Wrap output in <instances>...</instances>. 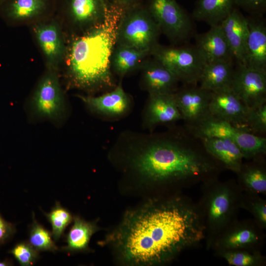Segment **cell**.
<instances>
[{"label":"cell","instance_id":"cell-1","mask_svg":"<svg viewBox=\"0 0 266 266\" xmlns=\"http://www.w3.org/2000/svg\"><path fill=\"white\" fill-rule=\"evenodd\" d=\"M191 222L172 205L144 206L129 212L114 235L122 258L133 265L160 263L189 240Z\"/></svg>","mask_w":266,"mask_h":266},{"label":"cell","instance_id":"cell-2","mask_svg":"<svg viewBox=\"0 0 266 266\" xmlns=\"http://www.w3.org/2000/svg\"><path fill=\"white\" fill-rule=\"evenodd\" d=\"M124 10L108 4L102 21L71 39L66 58L70 86L91 92L115 87L111 59Z\"/></svg>","mask_w":266,"mask_h":266},{"label":"cell","instance_id":"cell-3","mask_svg":"<svg viewBox=\"0 0 266 266\" xmlns=\"http://www.w3.org/2000/svg\"><path fill=\"white\" fill-rule=\"evenodd\" d=\"M189 146L175 140H156L136 157L135 166L141 175L153 181L197 175L208 165Z\"/></svg>","mask_w":266,"mask_h":266},{"label":"cell","instance_id":"cell-4","mask_svg":"<svg viewBox=\"0 0 266 266\" xmlns=\"http://www.w3.org/2000/svg\"><path fill=\"white\" fill-rule=\"evenodd\" d=\"M161 33L148 8L142 3L123 12L117 30L116 44L151 54L159 45L158 39Z\"/></svg>","mask_w":266,"mask_h":266},{"label":"cell","instance_id":"cell-5","mask_svg":"<svg viewBox=\"0 0 266 266\" xmlns=\"http://www.w3.org/2000/svg\"><path fill=\"white\" fill-rule=\"evenodd\" d=\"M156 59L186 85H196L206 64L195 45L163 46L159 45L152 52Z\"/></svg>","mask_w":266,"mask_h":266},{"label":"cell","instance_id":"cell-6","mask_svg":"<svg viewBox=\"0 0 266 266\" xmlns=\"http://www.w3.org/2000/svg\"><path fill=\"white\" fill-rule=\"evenodd\" d=\"M146 6L161 33L174 44L185 43L192 36L191 19L175 0H149Z\"/></svg>","mask_w":266,"mask_h":266},{"label":"cell","instance_id":"cell-7","mask_svg":"<svg viewBox=\"0 0 266 266\" xmlns=\"http://www.w3.org/2000/svg\"><path fill=\"white\" fill-rule=\"evenodd\" d=\"M196 135L200 138H228L236 144L244 156L265 153L266 138L253 134L244 127L210 117L195 126Z\"/></svg>","mask_w":266,"mask_h":266},{"label":"cell","instance_id":"cell-8","mask_svg":"<svg viewBox=\"0 0 266 266\" xmlns=\"http://www.w3.org/2000/svg\"><path fill=\"white\" fill-rule=\"evenodd\" d=\"M31 107L36 117L59 121L65 116L66 105L57 74L53 68L39 81L32 97Z\"/></svg>","mask_w":266,"mask_h":266},{"label":"cell","instance_id":"cell-9","mask_svg":"<svg viewBox=\"0 0 266 266\" xmlns=\"http://www.w3.org/2000/svg\"><path fill=\"white\" fill-rule=\"evenodd\" d=\"M230 87L248 108L266 102V72L236 64Z\"/></svg>","mask_w":266,"mask_h":266},{"label":"cell","instance_id":"cell-10","mask_svg":"<svg viewBox=\"0 0 266 266\" xmlns=\"http://www.w3.org/2000/svg\"><path fill=\"white\" fill-rule=\"evenodd\" d=\"M248 110L230 86L211 91L209 104L211 117L246 128Z\"/></svg>","mask_w":266,"mask_h":266},{"label":"cell","instance_id":"cell-11","mask_svg":"<svg viewBox=\"0 0 266 266\" xmlns=\"http://www.w3.org/2000/svg\"><path fill=\"white\" fill-rule=\"evenodd\" d=\"M188 85L177 90L174 96L182 119L196 126L211 117L209 111L211 91L196 85Z\"/></svg>","mask_w":266,"mask_h":266},{"label":"cell","instance_id":"cell-12","mask_svg":"<svg viewBox=\"0 0 266 266\" xmlns=\"http://www.w3.org/2000/svg\"><path fill=\"white\" fill-rule=\"evenodd\" d=\"M61 10L71 21L87 29L102 21L108 8L106 0H59Z\"/></svg>","mask_w":266,"mask_h":266},{"label":"cell","instance_id":"cell-13","mask_svg":"<svg viewBox=\"0 0 266 266\" xmlns=\"http://www.w3.org/2000/svg\"><path fill=\"white\" fill-rule=\"evenodd\" d=\"M220 25L236 64H244L248 18L236 7Z\"/></svg>","mask_w":266,"mask_h":266},{"label":"cell","instance_id":"cell-14","mask_svg":"<svg viewBox=\"0 0 266 266\" xmlns=\"http://www.w3.org/2000/svg\"><path fill=\"white\" fill-rule=\"evenodd\" d=\"M260 18H248L249 32L243 65L266 72V26Z\"/></svg>","mask_w":266,"mask_h":266},{"label":"cell","instance_id":"cell-15","mask_svg":"<svg viewBox=\"0 0 266 266\" xmlns=\"http://www.w3.org/2000/svg\"><path fill=\"white\" fill-rule=\"evenodd\" d=\"M77 97L92 111L108 116H121L127 112L130 105L129 97L121 85L97 97L81 95Z\"/></svg>","mask_w":266,"mask_h":266},{"label":"cell","instance_id":"cell-16","mask_svg":"<svg viewBox=\"0 0 266 266\" xmlns=\"http://www.w3.org/2000/svg\"><path fill=\"white\" fill-rule=\"evenodd\" d=\"M142 81L149 95L173 94L179 82L170 70L155 58L144 64Z\"/></svg>","mask_w":266,"mask_h":266},{"label":"cell","instance_id":"cell-17","mask_svg":"<svg viewBox=\"0 0 266 266\" xmlns=\"http://www.w3.org/2000/svg\"><path fill=\"white\" fill-rule=\"evenodd\" d=\"M195 46L204 61L210 63L220 60H234L220 25L195 36Z\"/></svg>","mask_w":266,"mask_h":266},{"label":"cell","instance_id":"cell-18","mask_svg":"<svg viewBox=\"0 0 266 266\" xmlns=\"http://www.w3.org/2000/svg\"><path fill=\"white\" fill-rule=\"evenodd\" d=\"M55 6V0H4L0 12L10 21H27L45 15Z\"/></svg>","mask_w":266,"mask_h":266},{"label":"cell","instance_id":"cell-19","mask_svg":"<svg viewBox=\"0 0 266 266\" xmlns=\"http://www.w3.org/2000/svg\"><path fill=\"white\" fill-rule=\"evenodd\" d=\"M145 117L146 121L151 126L181 119L174 93L149 95Z\"/></svg>","mask_w":266,"mask_h":266},{"label":"cell","instance_id":"cell-20","mask_svg":"<svg viewBox=\"0 0 266 266\" xmlns=\"http://www.w3.org/2000/svg\"><path fill=\"white\" fill-rule=\"evenodd\" d=\"M33 30L39 46L53 68L64 53L60 30L54 23L39 24L36 25Z\"/></svg>","mask_w":266,"mask_h":266},{"label":"cell","instance_id":"cell-21","mask_svg":"<svg viewBox=\"0 0 266 266\" xmlns=\"http://www.w3.org/2000/svg\"><path fill=\"white\" fill-rule=\"evenodd\" d=\"M233 60H220L206 63L199 83L202 89L213 91L230 86L234 71Z\"/></svg>","mask_w":266,"mask_h":266},{"label":"cell","instance_id":"cell-22","mask_svg":"<svg viewBox=\"0 0 266 266\" xmlns=\"http://www.w3.org/2000/svg\"><path fill=\"white\" fill-rule=\"evenodd\" d=\"M201 138L208 153L220 160L232 170L238 171L240 169L242 159L245 156L235 143L227 138Z\"/></svg>","mask_w":266,"mask_h":266},{"label":"cell","instance_id":"cell-23","mask_svg":"<svg viewBox=\"0 0 266 266\" xmlns=\"http://www.w3.org/2000/svg\"><path fill=\"white\" fill-rule=\"evenodd\" d=\"M236 6V0H197L192 16L213 26L220 25Z\"/></svg>","mask_w":266,"mask_h":266},{"label":"cell","instance_id":"cell-24","mask_svg":"<svg viewBox=\"0 0 266 266\" xmlns=\"http://www.w3.org/2000/svg\"><path fill=\"white\" fill-rule=\"evenodd\" d=\"M149 54L146 51L116 44L111 56V69L122 77L141 65Z\"/></svg>","mask_w":266,"mask_h":266},{"label":"cell","instance_id":"cell-25","mask_svg":"<svg viewBox=\"0 0 266 266\" xmlns=\"http://www.w3.org/2000/svg\"><path fill=\"white\" fill-rule=\"evenodd\" d=\"M73 220V224L66 236V245L62 250L67 252L85 251L98 227L94 222H87L78 216H74Z\"/></svg>","mask_w":266,"mask_h":266},{"label":"cell","instance_id":"cell-26","mask_svg":"<svg viewBox=\"0 0 266 266\" xmlns=\"http://www.w3.org/2000/svg\"><path fill=\"white\" fill-rule=\"evenodd\" d=\"M52 237V233L37 222L33 213V222L30 226L28 241L39 252L49 251L55 253L58 251V247Z\"/></svg>","mask_w":266,"mask_h":266},{"label":"cell","instance_id":"cell-27","mask_svg":"<svg viewBox=\"0 0 266 266\" xmlns=\"http://www.w3.org/2000/svg\"><path fill=\"white\" fill-rule=\"evenodd\" d=\"M44 213L51 225L52 237L55 241H58L72 221L73 217L69 211L58 201L56 202L49 213Z\"/></svg>","mask_w":266,"mask_h":266},{"label":"cell","instance_id":"cell-28","mask_svg":"<svg viewBox=\"0 0 266 266\" xmlns=\"http://www.w3.org/2000/svg\"><path fill=\"white\" fill-rule=\"evenodd\" d=\"M10 253L22 266H32L39 257V252L28 241L17 243L10 251Z\"/></svg>","mask_w":266,"mask_h":266},{"label":"cell","instance_id":"cell-29","mask_svg":"<svg viewBox=\"0 0 266 266\" xmlns=\"http://www.w3.org/2000/svg\"><path fill=\"white\" fill-rule=\"evenodd\" d=\"M246 127L250 131L265 133L266 132V104L249 108Z\"/></svg>","mask_w":266,"mask_h":266},{"label":"cell","instance_id":"cell-30","mask_svg":"<svg viewBox=\"0 0 266 266\" xmlns=\"http://www.w3.org/2000/svg\"><path fill=\"white\" fill-rule=\"evenodd\" d=\"M244 181L251 188L258 192L266 191V175L262 171L258 169H251L245 174Z\"/></svg>","mask_w":266,"mask_h":266},{"label":"cell","instance_id":"cell-31","mask_svg":"<svg viewBox=\"0 0 266 266\" xmlns=\"http://www.w3.org/2000/svg\"><path fill=\"white\" fill-rule=\"evenodd\" d=\"M229 207L228 195L223 193L217 195L212 200L209 209L210 216L217 219L223 216Z\"/></svg>","mask_w":266,"mask_h":266},{"label":"cell","instance_id":"cell-32","mask_svg":"<svg viewBox=\"0 0 266 266\" xmlns=\"http://www.w3.org/2000/svg\"><path fill=\"white\" fill-rule=\"evenodd\" d=\"M236 3L253 17H260L266 8V0H236Z\"/></svg>","mask_w":266,"mask_h":266},{"label":"cell","instance_id":"cell-33","mask_svg":"<svg viewBox=\"0 0 266 266\" xmlns=\"http://www.w3.org/2000/svg\"><path fill=\"white\" fill-rule=\"evenodd\" d=\"M255 238V235L253 232L248 230H243L230 236L227 242L230 246H238L252 242Z\"/></svg>","mask_w":266,"mask_h":266},{"label":"cell","instance_id":"cell-34","mask_svg":"<svg viewBox=\"0 0 266 266\" xmlns=\"http://www.w3.org/2000/svg\"><path fill=\"white\" fill-rule=\"evenodd\" d=\"M225 258L229 264L235 266H248L254 262L253 257L243 253H232L227 254Z\"/></svg>","mask_w":266,"mask_h":266},{"label":"cell","instance_id":"cell-35","mask_svg":"<svg viewBox=\"0 0 266 266\" xmlns=\"http://www.w3.org/2000/svg\"><path fill=\"white\" fill-rule=\"evenodd\" d=\"M15 232V225L5 221L0 215V245L8 240Z\"/></svg>","mask_w":266,"mask_h":266},{"label":"cell","instance_id":"cell-36","mask_svg":"<svg viewBox=\"0 0 266 266\" xmlns=\"http://www.w3.org/2000/svg\"><path fill=\"white\" fill-rule=\"evenodd\" d=\"M108 4L126 9L142 4L141 0H106Z\"/></svg>","mask_w":266,"mask_h":266},{"label":"cell","instance_id":"cell-37","mask_svg":"<svg viewBox=\"0 0 266 266\" xmlns=\"http://www.w3.org/2000/svg\"><path fill=\"white\" fill-rule=\"evenodd\" d=\"M258 213L261 220L264 223L266 222V205L262 206L259 208Z\"/></svg>","mask_w":266,"mask_h":266},{"label":"cell","instance_id":"cell-38","mask_svg":"<svg viewBox=\"0 0 266 266\" xmlns=\"http://www.w3.org/2000/svg\"><path fill=\"white\" fill-rule=\"evenodd\" d=\"M10 264V262L8 261L0 262V266H9Z\"/></svg>","mask_w":266,"mask_h":266},{"label":"cell","instance_id":"cell-39","mask_svg":"<svg viewBox=\"0 0 266 266\" xmlns=\"http://www.w3.org/2000/svg\"><path fill=\"white\" fill-rule=\"evenodd\" d=\"M4 0H0V4L4 1Z\"/></svg>","mask_w":266,"mask_h":266}]
</instances>
